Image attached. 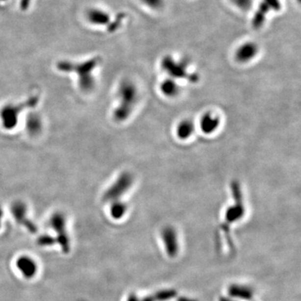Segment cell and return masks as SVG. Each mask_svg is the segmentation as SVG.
<instances>
[{
  "label": "cell",
  "mask_w": 301,
  "mask_h": 301,
  "mask_svg": "<svg viewBox=\"0 0 301 301\" xmlns=\"http://www.w3.org/2000/svg\"><path fill=\"white\" fill-rule=\"evenodd\" d=\"M162 241L167 253L170 257H174L178 253L179 245L177 233L174 227L168 226L162 232Z\"/></svg>",
  "instance_id": "8992f818"
},
{
  "label": "cell",
  "mask_w": 301,
  "mask_h": 301,
  "mask_svg": "<svg viewBox=\"0 0 301 301\" xmlns=\"http://www.w3.org/2000/svg\"><path fill=\"white\" fill-rule=\"evenodd\" d=\"M100 60L99 57H95L91 60L80 63L64 60L57 63V69L61 72L75 73L79 79L80 88L84 92H90L95 87V79L92 73L99 65Z\"/></svg>",
  "instance_id": "6da1fadb"
},
{
  "label": "cell",
  "mask_w": 301,
  "mask_h": 301,
  "mask_svg": "<svg viewBox=\"0 0 301 301\" xmlns=\"http://www.w3.org/2000/svg\"><path fill=\"white\" fill-rule=\"evenodd\" d=\"M258 51L259 48L256 44L253 42L245 43L236 50V60L242 64L250 62L257 55Z\"/></svg>",
  "instance_id": "ba28073f"
},
{
  "label": "cell",
  "mask_w": 301,
  "mask_h": 301,
  "mask_svg": "<svg viewBox=\"0 0 301 301\" xmlns=\"http://www.w3.org/2000/svg\"><path fill=\"white\" fill-rule=\"evenodd\" d=\"M231 192L233 199V205L227 207L225 212V221L227 224H234L245 216V208L244 196L240 184L237 181L231 183Z\"/></svg>",
  "instance_id": "3957f363"
},
{
  "label": "cell",
  "mask_w": 301,
  "mask_h": 301,
  "mask_svg": "<svg viewBox=\"0 0 301 301\" xmlns=\"http://www.w3.org/2000/svg\"><path fill=\"white\" fill-rule=\"evenodd\" d=\"M221 125V119L219 115L213 111H207L199 121V127L205 135L215 133Z\"/></svg>",
  "instance_id": "5b68a950"
},
{
  "label": "cell",
  "mask_w": 301,
  "mask_h": 301,
  "mask_svg": "<svg viewBox=\"0 0 301 301\" xmlns=\"http://www.w3.org/2000/svg\"><path fill=\"white\" fill-rule=\"evenodd\" d=\"M162 67L173 79H183L188 76L186 67L182 63H177L171 56H166L162 61Z\"/></svg>",
  "instance_id": "52a82bcc"
},
{
  "label": "cell",
  "mask_w": 301,
  "mask_h": 301,
  "mask_svg": "<svg viewBox=\"0 0 301 301\" xmlns=\"http://www.w3.org/2000/svg\"><path fill=\"white\" fill-rule=\"evenodd\" d=\"M0 1H6V0H0Z\"/></svg>",
  "instance_id": "44dd1931"
},
{
  "label": "cell",
  "mask_w": 301,
  "mask_h": 301,
  "mask_svg": "<svg viewBox=\"0 0 301 301\" xmlns=\"http://www.w3.org/2000/svg\"><path fill=\"white\" fill-rule=\"evenodd\" d=\"M85 16L89 23L95 25H106L111 21V16L102 9H90Z\"/></svg>",
  "instance_id": "30bf717a"
},
{
  "label": "cell",
  "mask_w": 301,
  "mask_h": 301,
  "mask_svg": "<svg viewBox=\"0 0 301 301\" xmlns=\"http://www.w3.org/2000/svg\"><path fill=\"white\" fill-rule=\"evenodd\" d=\"M18 269L25 278H32L37 272V264L28 256H22L18 259Z\"/></svg>",
  "instance_id": "9c48e42d"
},
{
  "label": "cell",
  "mask_w": 301,
  "mask_h": 301,
  "mask_svg": "<svg viewBox=\"0 0 301 301\" xmlns=\"http://www.w3.org/2000/svg\"><path fill=\"white\" fill-rule=\"evenodd\" d=\"M134 183V176L130 172H123L116 179L115 182L110 186V188L105 191L104 199L108 202L118 201L125 193L131 189Z\"/></svg>",
  "instance_id": "277c9868"
},
{
  "label": "cell",
  "mask_w": 301,
  "mask_h": 301,
  "mask_svg": "<svg viewBox=\"0 0 301 301\" xmlns=\"http://www.w3.org/2000/svg\"><path fill=\"white\" fill-rule=\"evenodd\" d=\"M142 2L150 9H159L163 6L164 0H142Z\"/></svg>",
  "instance_id": "e0dca14e"
},
{
  "label": "cell",
  "mask_w": 301,
  "mask_h": 301,
  "mask_svg": "<svg viewBox=\"0 0 301 301\" xmlns=\"http://www.w3.org/2000/svg\"><path fill=\"white\" fill-rule=\"evenodd\" d=\"M270 10V7L264 3V1L259 3V8L256 10L255 14L253 15V20H252V26L254 29H259L261 28L266 19V15Z\"/></svg>",
  "instance_id": "4fadbf2b"
},
{
  "label": "cell",
  "mask_w": 301,
  "mask_h": 301,
  "mask_svg": "<svg viewBox=\"0 0 301 301\" xmlns=\"http://www.w3.org/2000/svg\"><path fill=\"white\" fill-rule=\"evenodd\" d=\"M160 91L165 97H168V98H174L180 94L181 87L175 79L168 78L161 83Z\"/></svg>",
  "instance_id": "7c38bea8"
},
{
  "label": "cell",
  "mask_w": 301,
  "mask_h": 301,
  "mask_svg": "<svg viewBox=\"0 0 301 301\" xmlns=\"http://www.w3.org/2000/svg\"><path fill=\"white\" fill-rule=\"evenodd\" d=\"M123 17L124 15L123 14H120L119 16L117 18V20H115L113 23H111L109 27V31H115L118 27H119L120 24L122 23L123 21Z\"/></svg>",
  "instance_id": "d6986e66"
},
{
  "label": "cell",
  "mask_w": 301,
  "mask_h": 301,
  "mask_svg": "<svg viewBox=\"0 0 301 301\" xmlns=\"http://www.w3.org/2000/svg\"><path fill=\"white\" fill-rule=\"evenodd\" d=\"M233 4H235L239 9L247 11L250 10L253 4V0H231Z\"/></svg>",
  "instance_id": "2e32d148"
},
{
  "label": "cell",
  "mask_w": 301,
  "mask_h": 301,
  "mask_svg": "<svg viewBox=\"0 0 301 301\" xmlns=\"http://www.w3.org/2000/svg\"><path fill=\"white\" fill-rule=\"evenodd\" d=\"M229 295L233 296V298L249 301L253 297V291L251 289L247 287V286H245V285L233 284V286H231L230 290H229Z\"/></svg>",
  "instance_id": "5bb4252c"
},
{
  "label": "cell",
  "mask_w": 301,
  "mask_h": 301,
  "mask_svg": "<svg viewBox=\"0 0 301 301\" xmlns=\"http://www.w3.org/2000/svg\"><path fill=\"white\" fill-rule=\"evenodd\" d=\"M195 131V125L190 119H183L176 125V135L179 140L186 141L189 139Z\"/></svg>",
  "instance_id": "8fae6325"
},
{
  "label": "cell",
  "mask_w": 301,
  "mask_h": 301,
  "mask_svg": "<svg viewBox=\"0 0 301 301\" xmlns=\"http://www.w3.org/2000/svg\"><path fill=\"white\" fill-rule=\"evenodd\" d=\"M32 0H20V9L22 10H27L29 7V4L31 3Z\"/></svg>",
  "instance_id": "ffe728a7"
},
{
  "label": "cell",
  "mask_w": 301,
  "mask_h": 301,
  "mask_svg": "<svg viewBox=\"0 0 301 301\" xmlns=\"http://www.w3.org/2000/svg\"><path fill=\"white\" fill-rule=\"evenodd\" d=\"M127 212V205L122 200L111 202V215L113 219H123Z\"/></svg>",
  "instance_id": "9a60e30c"
},
{
  "label": "cell",
  "mask_w": 301,
  "mask_h": 301,
  "mask_svg": "<svg viewBox=\"0 0 301 301\" xmlns=\"http://www.w3.org/2000/svg\"><path fill=\"white\" fill-rule=\"evenodd\" d=\"M118 104L113 111L114 119L118 123H123L131 117L138 100V90L132 81L123 80L117 91Z\"/></svg>",
  "instance_id": "7a4b0ae2"
},
{
  "label": "cell",
  "mask_w": 301,
  "mask_h": 301,
  "mask_svg": "<svg viewBox=\"0 0 301 301\" xmlns=\"http://www.w3.org/2000/svg\"><path fill=\"white\" fill-rule=\"evenodd\" d=\"M264 2L270 7V9L278 11L281 9V3L279 0H264Z\"/></svg>",
  "instance_id": "ac0fdd59"
}]
</instances>
